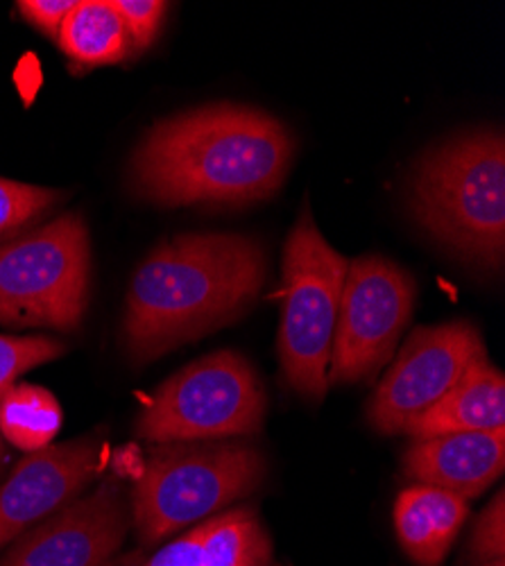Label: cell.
<instances>
[{"label": "cell", "instance_id": "10", "mask_svg": "<svg viewBox=\"0 0 505 566\" xmlns=\"http://www.w3.org/2000/svg\"><path fill=\"white\" fill-rule=\"evenodd\" d=\"M127 533V510L116 481L75 499L28 531L0 566H105Z\"/></svg>", "mask_w": 505, "mask_h": 566}, {"label": "cell", "instance_id": "18", "mask_svg": "<svg viewBox=\"0 0 505 566\" xmlns=\"http://www.w3.org/2000/svg\"><path fill=\"white\" fill-rule=\"evenodd\" d=\"M64 196L53 188L19 184L0 177V239L19 231L39 216H43Z\"/></svg>", "mask_w": 505, "mask_h": 566}, {"label": "cell", "instance_id": "25", "mask_svg": "<svg viewBox=\"0 0 505 566\" xmlns=\"http://www.w3.org/2000/svg\"><path fill=\"white\" fill-rule=\"evenodd\" d=\"M483 566H505V562H503V559H496V562H485Z\"/></svg>", "mask_w": 505, "mask_h": 566}, {"label": "cell", "instance_id": "6", "mask_svg": "<svg viewBox=\"0 0 505 566\" xmlns=\"http://www.w3.org/2000/svg\"><path fill=\"white\" fill-rule=\"evenodd\" d=\"M91 248L80 213L0 245V322L73 332L88 302Z\"/></svg>", "mask_w": 505, "mask_h": 566}, {"label": "cell", "instance_id": "14", "mask_svg": "<svg viewBox=\"0 0 505 566\" xmlns=\"http://www.w3.org/2000/svg\"><path fill=\"white\" fill-rule=\"evenodd\" d=\"M470 514L457 494L412 485L394 503V528L403 551L420 566H440Z\"/></svg>", "mask_w": 505, "mask_h": 566}, {"label": "cell", "instance_id": "17", "mask_svg": "<svg viewBox=\"0 0 505 566\" xmlns=\"http://www.w3.org/2000/svg\"><path fill=\"white\" fill-rule=\"evenodd\" d=\"M207 566H270L272 546L252 510H229L204 522Z\"/></svg>", "mask_w": 505, "mask_h": 566}, {"label": "cell", "instance_id": "13", "mask_svg": "<svg viewBox=\"0 0 505 566\" xmlns=\"http://www.w3.org/2000/svg\"><path fill=\"white\" fill-rule=\"evenodd\" d=\"M501 429H505V376L485 358L470 367L440 401L412 419L403 433L422 440Z\"/></svg>", "mask_w": 505, "mask_h": 566}, {"label": "cell", "instance_id": "12", "mask_svg": "<svg viewBox=\"0 0 505 566\" xmlns=\"http://www.w3.org/2000/svg\"><path fill=\"white\" fill-rule=\"evenodd\" d=\"M505 469V429L422 438L403 453V474L418 485L467 499L481 496Z\"/></svg>", "mask_w": 505, "mask_h": 566}, {"label": "cell", "instance_id": "15", "mask_svg": "<svg viewBox=\"0 0 505 566\" xmlns=\"http://www.w3.org/2000/svg\"><path fill=\"white\" fill-rule=\"evenodd\" d=\"M57 43L73 62L84 66L118 64L134 49L125 21L107 0H80L66 17Z\"/></svg>", "mask_w": 505, "mask_h": 566}, {"label": "cell", "instance_id": "19", "mask_svg": "<svg viewBox=\"0 0 505 566\" xmlns=\"http://www.w3.org/2000/svg\"><path fill=\"white\" fill-rule=\"evenodd\" d=\"M64 349L60 340L45 336H0V397L14 386L21 374L55 360Z\"/></svg>", "mask_w": 505, "mask_h": 566}, {"label": "cell", "instance_id": "8", "mask_svg": "<svg viewBox=\"0 0 505 566\" xmlns=\"http://www.w3.org/2000/svg\"><path fill=\"white\" fill-rule=\"evenodd\" d=\"M415 304V281L383 256L349 263L334 334L329 386L370 379L390 360Z\"/></svg>", "mask_w": 505, "mask_h": 566}, {"label": "cell", "instance_id": "24", "mask_svg": "<svg viewBox=\"0 0 505 566\" xmlns=\"http://www.w3.org/2000/svg\"><path fill=\"white\" fill-rule=\"evenodd\" d=\"M127 564H129V557H123V559H112L105 566H127Z\"/></svg>", "mask_w": 505, "mask_h": 566}, {"label": "cell", "instance_id": "1", "mask_svg": "<svg viewBox=\"0 0 505 566\" xmlns=\"http://www.w3.org/2000/svg\"><path fill=\"white\" fill-rule=\"evenodd\" d=\"M288 129L265 112L211 105L155 125L129 166L134 191L164 207L248 205L282 186Z\"/></svg>", "mask_w": 505, "mask_h": 566}, {"label": "cell", "instance_id": "20", "mask_svg": "<svg viewBox=\"0 0 505 566\" xmlns=\"http://www.w3.org/2000/svg\"><path fill=\"white\" fill-rule=\"evenodd\" d=\"M472 553L483 562L505 557V494L503 490L481 512L472 535Z\"/></svg>", "mask_w": 505, "mask_h": 566}, {"label": "cell", "instance_id": "22", "mask_svg": "<svg viewBox=\"0 0 505 566\" xmlns=\"http://www.w3.org/2000/svg\"><path fill=\"white\" fill-rule=\"evenodd\" d=\"M77 3L80 0H21L17 8H19V14L30 25H34L36 30L57 41V34L66 17L75 10Z\"/></svg>", "mask_w": 505, "mask_h": 566}, {"label": "cell", "instance_id": "7", "mask_svg": "<svg viewBox=\"0 0 505 566\" xmlns=\"http://www.w3.org/2000/svg\"><path fill=\"white\" fill-rule=\"evenodd\" d=\"M265 392L236 352H215L177 371L136 419V433L159 444L209 442L256 433Z\"/></svg>", "mask_w": 505, "mask_h": 566}, {"label": "cell", "instance_id": "26", "mask_svg": "<svg viewBox=\"0 0 505 566\" xmlns=\"http://www.w3.org/2000/svg\"><path fill=\"white\" fill-rule=\"evenodd\" d=\"M0 455H3V440H0Z\"/></svg>", "mask_w": 505, "mask_h": 566}, {"label": "cell", "instance_id": "5", "mask_svg": "<svg viewBox=\"0 0 505 566\" xmlns=\"http://www.w3.org/2000/svg\"><path fill=\"white\" fill-rule=\"evenodd\" d=\"M349 261L336 252L304 209L284 250L280 358L286 384L319 401L329 390V363Z\"/></svg>", "mask_w": 505, "mask_h": 566}, {"label": "cell", "instance_id": "16", "mask_svg": "<svg viewBox=\"0 0 505 566\" xmlns=\"http://www.w3.org/2000/svg\"><path fill=\"white\" fill-rule=\"evenodd\" d=\"M62 429L57 399L36 386H12L0 397V436L23 451L51 447Z\"/></svg>", "mask_w": 505, "mask_h": 566}, {"label": "cell", "instance_id": "21", "mask_svg": "<svg viewBox=\"0 0 505 566\" xmlns=\"http://www.w3.org/2000/svg\"><path fill=\"white\" fill-rule=\"evenodd\" d=\"M112 6L125 21L134 41V49H148L168 10V6L161 3V0H114Z\"/></svg>", "mask_w": 505, "mask_h": 566}, {"label": "cell", "instance_id": "11", "mask_svg": "<svg viewBox=\"0 0 505 566\" xmlns=\"http://www.w3.org/2000/svg\"><path fill=\"white\" fill-rule=\"evenodd\" d=\"M103 442L94 436L30 453L0 485V548L60 512L98 476Z\"/></svg>", "mask_w": 505, "mask_h": 566}, {"label": "cell", "instance_id": "4", "mask_svg": "<svg viewBox=\"0 0 505 566\" xmlns=\"http://www.w3.org/2000/svg\"><path fill=\"white\" fill-rule=\"evenodd\" d=\"M265 476L263 453L243 442L161 444L131 490V518L144 542L215 514L252 494Z\"/></svg>", "mask_w": 505, "mask_h": 566}, {"label": "cell", "instance_id": "3", "mask_svg": "<svg viewBox=\"0 0 505 566\" xmlns=\"http://www.w3.org/2000/svg\"><path fill=\"white\" fill-rule=\"evenodd\" d=\"M410 209L435 241L487 270L505 254V138L455 136L429 153L410 184Z\"/></svg>", "mask_w": 505, "mask_h": 566}, {"label": "cell", "instance_id": "23", "mask_svg": "<svg viewBox=\"0 0 505 566\" xmlns=\"http://www.w3.org/2000/svg\"><path fill=\"white\" fill-rule=\"evenodd\" d=\"M202 539H204V524L193 528L189 535H181L179 539L164 546L144 566H207L204 553H202Z\"/></svg>", "mask_w": 505, "mask_h": 566}, {"label": "cell", "instance_id": "9", "mask_svg": "<svg viewBox=\"0 0 505 566\" xmlns=\"http://www.w3.org/2000/svg\"><path fill=\"white\" fill-rule=\"evenodd\" d=\"M487 352L467 322L424 326L408 338L377 388L367 419L379 433H403L408 423L440 401Z\"/></svg>", "mask_w": 505, "mask_h": 566}, {"label": "cell", "instance_id": "2", "mask_svg": "<svg viewBox=\"0 0 505 566\" xmlns=\"http://www.w3.org/2000/svg\"><path fill=\"white\" fill-rule=\"evenodd\" d=\"M265 254L239 233H183L134 272L123 336L134 360L161 354L236 319L259 295Z\"/></svg>", "mask_w": 505, "mask_h": 566}]
</instances>
